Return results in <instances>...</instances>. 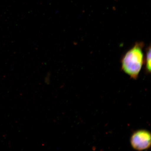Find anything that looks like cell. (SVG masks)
<instances>
[{"instance_id": "cell-1", "label": "cell", "mask_w": 151, "mask_h": 151, "mask_svg": "<svg viewBox=\"0 0 151 151\" xmlns=\"http://www.w3.org/2000/svg\"><path fill=\"white\" fill-rule=\"evenodd\" d=\"M142 42H138L124 55L122 60L123 71L131 77L137 79L144 62Z\"/></svg>"}, {"instance_id": "cell-2", "label": "cell", "mask_w": 151, "mask_h": 151, "mask_svg": "<svg viewBox=\"0 0 151 151\" xmlns=\"http://www.w3.org/2000/svg\"><path fill=\"white\" fill-rule=\"evenodd\" d=\"M132 148L135 150L141 151L150 148L151 135L146 130L140 129L134 132L130 138Z\"/></svg>"}, {"instance_id": "cell-3", "label": "cell", "mask_w": 151, "mask_h": 151, "mask_svg": "<svg viewBox=\"0 0 151 151\" xmlns=\"http://www.w3.org/2000/svg\"><path fill=\"white\" fill-rule=\"evenodd\" d=\"M151 65V47L150 46L147 49L145 60V67L146 71L148 73H150Z\"/></svg>"}]
</instances>
